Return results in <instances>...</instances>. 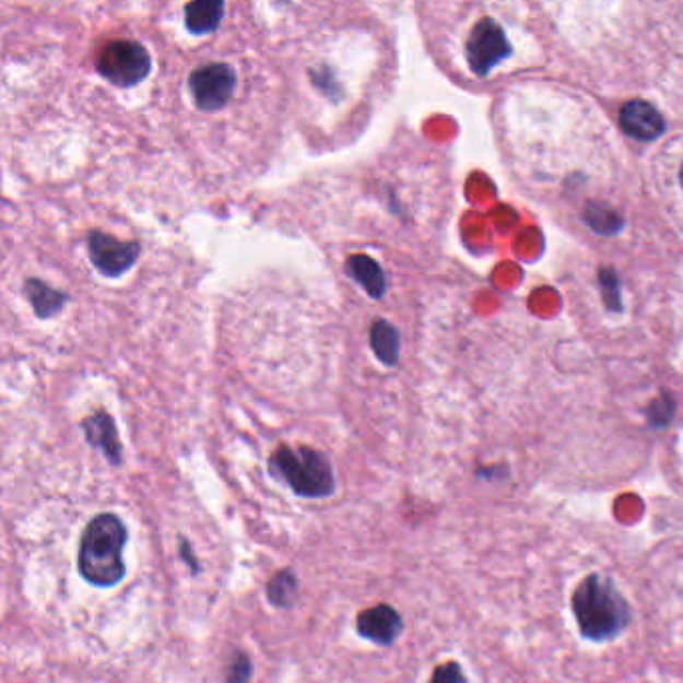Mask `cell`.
Returning <instances> with one entry per match:
<instances>
[{"label": "cell", "instance_id": "cell-12", "mask_svg": "<svg viewBox=\"0 0 683 683\" xmlns=\"http://www.w3.org/2000/svg\"><path fill=\"white\" fill-rule=\"evenodd\" d=\"M24 297L31 303L33 311L38 319H50L55 315H59L64 309V303L69 301V295L62 293L59 288L50 287L40 279H26L24 281Z\"/></svg>", "mask_w": 683, "mask_h": 683}, {"label": "cell", "instance_id": "cell-14", "mask_svg": "<svg viewBox=\"0 0 683 683\" xmlns=\"http://www.w3.org/2000/svg\"><path fill=\"white\" fill-rule=\"evenodd\" d=\"M369 345H372L375 357L381 361L387 367H396L401 355V335L396 325L377 319L373 321L369 329Z\"/></svg>", "mask_w": 683, "mask_h": 683}, {"label": "cell", "instance_id": "cell-9", "mask_svg": "<svg viewBox=\"0 0 683 683\" xmlns=\"http://www.w3.org/2000/svg\"><path fill=\"white\" fill-rule=\"evenodd\" d=\"M357 632L377 646H391L403 632V620L391 605H375L357 617Z\"/></svg>", "mask_w": 683, "mask_h": 683}, {"label": "cell", "instance_id": "cell-3", "mask_svg": "<svg viewBox=\"0 0 683 683\" xmlns=\"http://www.w3.org/2000/svg\"><path fill=\"white\" fill-rule=\"evenodd\" d=\"M271 473L307 499H323L335 493V475L329 457L313 447L281 445L269 459Z\"/></svg>", "mask_w": 683, "mask_h": 683}, {"label": "cell", "instance_id": "cell-6", "mask_svg": "<svg viewBox=\"0 0 683 683\" xmlns=\"http://www.w3.org/2000/svg\"><path fill=\"white\" fill-rule=\"evenodd\" d=\"M86 249L91 263L105 276L125 275L141 257V243L120 240L98 228L86 235Z\"/></svg>", "mask_w": 683, "mask_h": 683}, {"label": "cell", "instance_id": "cell-20", "mask_svg": "<svg viewBox=\"0 0 683 683\" xmlns=\"http://www.w3.org/2000/svg\"><path fill=\"white\" fill-rule=\"evenodd\" d=\"M429 683H468V678L461 672V668L457 666L456 661H449L439 666L432 675V682Z\"/></svg>", "mask_w": 683, "mask_h": 683}, {"label": "cell", "instance_id": "cell-4", "mask_svg": "<svg viewBox=\"0 0 683 683\" xmlns=\"http://www.w3.org/2000/svg\"><path fill=\"white\" fill-rule=\"evenodd\" d=\"M151 69H153L151 52L141 43L131 38L110 40L96 55L98 74L120 89L143 83L151 74Z\"/></svg>", "mask_w": 683, "mask_h": 683}, {"label": "cell", "instance_id": "cell-21", "mask_svg": "<svg viewBox=\"0 0 683 683\" xmlns=\"http://www.w3.org/2000/svg\"><path fill=\"white\" fill-rule=\"evenodd\" d=\"M182 557L189 562L192 569H197V564H195V557H191V547H189V543L187 541H182Z\"/></svg>", "mask_w": 683, "mask_h": 683}, {"label": "cell", "instance_id": "cell-17", "mask_svg": "<svg viewBox=\"0 0 683 683\" xmlns=\"http://www.w3.org/2000/svg\"><path fill=\"white\" fill-rule=\"evenodd\" d=\"M673 413H675V401H673V397L670 396V393H663V396L658 397V399L651 403V408H649L648 411L651 427L660 429V427L670 425Z\"/></svg>", "mask_w": 683, "mask_h": 683}, {"label": "cell", "instance_id": "cell-13", "mask_svg": "<svg viewBox=\"0 0 683 683\" xmlns=\"http://www.w3.org/2000/svg\"><path fill=\"white\" fill-rule=\"evenodd\" d=\"M225 16V2L221 0H199L185 7V26L192 35H207L219 28Z\"/></svg>", "mask_w": 683, "mask_h": 683}, {"label": "cell", "instance_id": "cell-15", "mask_svg": "<svg viewBox=\"0 0 683 683\" xmlns=\"http://www.w3.org/2000/svg\"><path fill=\"white\" fill-rule=\"evenodd\" d=\"M297 589H299V584L295 574L291 569H283L269 581L267 596L275 608H288L297 598Z\"/></svg>", "mask_w": 683, "mask_h": 683}, {"label": "cell", "instance_id": "cell-18", "mask_svg": "<svg viewBox=\"0 0 683 683\" xmlns=\"http://www.w3.org/2000/svg\"><path fill=\"white\" fill-rule=\"evenodd\" d=\"M252 663L245 651H237L227 668V683L251 682Z\"/></svg>", "mask_w": 683, "mask_h": 683}, {"label": "cell", "instance_id": "cell-5", "mask_svg": "<svg viewBox=\"0 0 683 683\" xmlns=\"http://www.w3.org/2000/svg\"><path fill=\"white\" fill-rule=\"evenodd\" d=\"M192 101L204 113H215L227 105L237 89V72L227 62H209L189 76Z\"/></svg>", "mask_w": 683, "mask_h": 683}, {"label": "cell", "instance_id": "cell-22", "mask_svg": "<svg viewBox=\"0 0 683 683\" xmlns=\"http://www.w3.org/2000/svg\"><path fill=\"white\" fill-rule=\"evenodd\" d=\"M680 182H682V187H683V167H682V170H680Z\"/></svg>", "mask_w": 683, "mask_h": 683}, {"label": "cell", "instance_id": "cell-1", "mask_svg": "<svg viewBox=\"0 0 683 683\" xmlns=\"http://www.w3.org/2000/svg\"><path fill=\"white\" fill-rule=\"evenodd\" d=\"M129 533L119 517L113 514L96 516L83 531L79 545V572L96 588L117 586L127 574L125 545Z\"/></svg>", "mask_w": 683, "mask_h": 683}, {"label": "cell", "instance_id": "cell-19", "mask_svg": "<svg viewBox=\"0 0 683 683\" xmlns=\"http://www.w3.org/2000/svg\"><path fill=\"white\" fill-rule=\"evenodd\" d=\"M600 283L603 285V295H605V303H608V307L613 309V311H617L620 309V283H617V275L613 273V271H608V269H601L600 271Z\"/></svg>", "mask_w": 683, "mask_h": 683}, {"label": "cell", "instance_id": "cell-8", "mask_svg": "<svg viewBox=\"0 0 683 683\" xmlns=\"http://www.w3.org/2000/svg\"><path fill=\"white\" fill-rule=\"evenodd\" d=\"M620 125L625 134L634 137L636 141H656L666 132V120L660 110L646 101H629L622 107Z\"/></svg>", "mask_w": 683, "mask_h": 683}, {"label": "cell", "instance_id": "cell-10", "mask_svg": "<svg viewBox=\"0 0 683 683\" xmlns=\"http://www.w3.org/2000/svg\"><path fill=\"white\" fill-rule=\"evenodd\" d=\"M86 441L93 445L103 456L107 457L108 463L120 466L122 463V445H120L119 432L113 417L107 411H96L81 423Z\"/></svg>", "mask_w": 683, "mask_h": 683}, {"label": "cell", "instance_id": "cell-16", "mask_svg": "<svg viewBox=\"0 0 683 683\" xmlns=\"http://www.w3.org/2000/svg\"><path fill=\"white\" fill-rule=\"evenodd\" d=\"M584 219L588 221L589 227L600 235H615L620 228L624 227V219L617 215V211H613L610 207H603V204H589L586 213H584Z\"/></svg>", "mask_w": 683, "mask_h": 683}, {"label": "cell", "instance_id": "cell-11", "mask_svg": "<svg viewBox=\"0 0 683 683\" xmlns=\"http://www.w3.org/2000/svg\"><path fill=\"white\" fill-rule=\"evenodd\" d=\"M345 271L348 275L357 281L363 291L372 297V299H384L387 293V276H385L384 267L377 263L369 255H349L345 261Z\"/></svg>", "mask_w": 683, "mask_h": 683}, {"label": "cell", "instance_id": "cell-7", "mask_svg": "<svg viewBox=\"0 0 683 683\" xmlns=\"http://www.w3.org/2000/svg\"><path fill=\"white\" fill-rule=\"evenodd\" d=\"M466 55L471 71L478 76H487L502 60L511 55V47L499 23L493 19H481L469 35Z\"/></svg>", "mask_w": 683, "mask_h": 683}, {"label": "cell", "instance_id": "cell-2", "mask_svg": "<svg viewBox=\"0 0 683 683\" xmlns=\"http://www.w3.org/2000/svg\"><path fill=\"white\" fill-rule=\"evenodd\" d=\"M572 605L581 634L593 641H605L622 634L632 620L624 596L605 577L584 579L577 586Z\"/></svg>", "mask_w": 683, "mask_h": 683}]
</instances>
